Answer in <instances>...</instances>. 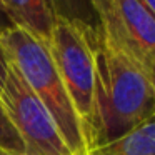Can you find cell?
I'll return each mask as SVG.
<instances>
[{"label":"cell","instance_id":"1","mask_svg":"<svg viewBox=\"0 0 155 155\" xmlns=\"http://www.w3.org/2000/svg\"><path fill=\"white\" fill-rule=\"evenodd\" d=\"M95 147L155 117V92L143 68L124 50L94 45Z\"/></svg>","mask_w":155,"mask_h":155},{"label":"cell","instance_id":"2","mask_svg":"<svg viewBox=\"0 0 155 155\" xmlns=\"http://www.w3.org/2000/svg\"><path fill=\"white\" fill-rule=\"evenodd\" d=\"M0 45L28 88L52 115L72 155H87L82 125L48 47L15 25L0 34Z\"/></svg>","mask_w":155,"mask_h":155},{"label":"cell","instance_id":"3","mask_svg":"<svg viewBox=\"0 0 155 155\" xmlns=\"http://www.w3.org/2000/svg\"><path fill=\"white\" fill-rule=\"evenodd\" d=\"M98 38L82 28L57 18L47 42L60 78L82 125L85 145L95 147V57L94 45Z\"/></svg>","mask_w":155,"mask_h":155},{"label":"cell","instance_id":"4","mask_svg":"<svg viewBox=\"0 0 155 155\" xmlns=\"http://www.w3.org/2000/svg\"><path fill=\"white\" fill-rule=\"evenodd\" d=\"M0 100L17 128L25 155H72L52 115L8 60V75Z\"/></svg>","mask_w":155,"mask_h":155},{"label":"cell","instance_id":"5","mask_svg":"<svg viewBox=\"0 0 155 155\" xmlns=\"http://www.w3.org/2000/svg\"><path fill=\"white\" fill-rule=\"evenodd\" d=\"M108 45L124 50L145 70L155 57V15L140 0H115V35Z\"/></svg>","mask_w":155,"mask_h":155},{"label":"cell","instance_id":"6","mask_svg":"<svg viewBox=\"0 0 155 155\" xmlns=\"http://www.w3.org/2000/svg\"><path fill=\"white\" fill-rule=\"evenodd\" d=\"M0 7L10 25L28 32L44 44L50 40L57 17L48 0H0Z\"/></svg>","mask_w":155,"mask_h":155},{"label":"cell","instance_id":"7","mask_svg":"<svg viewBox=\"0 0 155 155\" xmlns=\"http://www.w3.org/2000/svg\"><path fill=\"white\" fill-rule=\"evenodd\" d=\"M87 155H155V117L118 138L94 147Z\"/></svg>","mask_w":155,"mask_h":155},{"label":"cell","instance_id":"8","mask_svg":"<svg viewBox=\"0 0 155 155\" xmlns=\"http://www.w3.org/2000/svg\"><path fill=\"white\" fill-rule=\"evenodd\" d=\"M48 2L57 18L68 22L104 42L100 22L90 0H48Z\"/></svg>","mask_w":155,"mask_h":155},{"label":"cell","instance_id":"9","mask_svg":"<svg viewBox=\"0 0 155 155\" xmlns=\"http://www.w3.org/2000/svg\"><path fill=\"white\" fill-rule=\"evenodd\" d=\"M0 148L14 152V153H25L24 142H22L17 128L14 127L12 120L8 118L2 100H0Z\"/></svg>","mask_w":155,"mask_h":155},{"label":"cell","instance_id":"10","mask_svg":"<svg viewBox=\"0 0 155 155\" xmlns=\"http://www.w3.org/2000/svg\"><path fill=\"white\" fill-rule=\"evenodd\" d=\"M100 22L104 42L110 44L115 35V0H90Z\"/></svg>","mask_w":155,"mask_h":155},{"label":"cell","instance_id":"11","mask_svg":"<svg viewBox=\"0 0 155 155\" xmlns=\"http://www.w3.org/2000/svg\"><path fill=\"white\" fill-rule=\"evenodd\" d=\"M7 75H8V58H7V54H5L4 47L0 45V94L4 90Z\"/></svg>","mask_w":155,"mask_h":155},{"label":"cell","instance_id":"12","mask_svg":"<svg viewBox=\"0 0 155 155\" xmlns=\"http://www.w3.org/2000/svg\"><path fill=\"white\" fill-rule=\"evenodd\" d=\"M143 72L147 74V77H148V82H150L152 88H153V92H155V57L152 58V62L148 64V67L145 68Z\"/></svg>","mask_w":155,"mask_h":155},{"label":"cell","instance_id":"13","mask_svg":"<svg viewBox=\"0 0 155 155\" xmlns=\"http://www.w3.org/2000/svg\"><path fill=\"white\" fill-rule=\"evenodd\" d=\"M8 27H10V22L7 20V17H5L4 10H2V7H0V34H2L5 28H8Z\"/></svg>","mask_w":155,"mask_h":155},{"label":"cell","instance_id":"14","mask_svg":"<svg viewBox=\"0 0 155 155\" xmlns=\"http://www.w3.org/2000/svg\"><path fill=\"white\" fill-rule=\"evenodd\" d=\"M140 2H142V4H143L145 7L148 8V10L152 12V14L155 15V0H140Z\"/></svg>","mask_w":155,"mask_h":155},{"label":"cell","instance_id":"15","mask_svg":"<svg viewBox=\"0 0 155 155\" xmlns=\"http://www.w3.org/2000/svg\"><path fill=\"white\" fill-rule=\"evenodd\" d=\"M0 155H25V153H14V152H8V150L0 148Z\"/></svg>","mask_w":155,"mask_h":155}]
</instances>
